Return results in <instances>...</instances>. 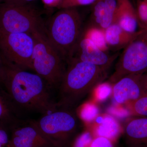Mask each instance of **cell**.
I'll return each instance as SVG.
<instances>
[{
  "instance_id": "cell-1",
  "label": "cell",
  "mask_w": 147,
  "mask_h": 147,
  "mask_svg": "<svg viewBox=\"0 0 147 147\" xmlns=\"http://www.w3.org/2000/svg\"><path fill=\"white\" fill-rule=\"evenodd\" d=\"M4 89L18 110L23 109L45 115L57 109L50 87L36 73L21 69L5 60Z\"/></svg>"
},
{
  "instance_id": "cell-2",
  "label": "cell",
  "mask_w": 147,
  "mask_h": 147,
  "mask_svg": "<svg viewBox=\"0 0 147 147\" xmlns=\"http://www.w3.org/2000/svg\"><path fill=\"white\" fill-rule=\"evenodd\" d=\"M65 73L59 86L57 108L73 110L98 85L104 82L108 70L75 60L67 63Z\"/></svg>"
},
{
  "instance_id": "cell-3",
  "label": "cell",
  "mask_w": 147,
  "mask_h": 147,
  "mask_svg": "<svg viewBox=\"0 0 147 147\" xmlns=\"http://www.w3.org/2000/svg\"><path fill=\"white\" fill-rule=\"evenodd\" d=\"M60 9L45 25V32L50 43L67 62L82 33L83 22L76 7Z\"/></svg>"
},
{
  "instance_id": "cell-4",
  "label": "cell",
  "mask_w": 147,
  "mask_h": 147,
  "mask_svg": "<svg viewBox=\"0 0 147 147\" xmlns=\"http://www.w3.org/2000/svg\"><path fill=\"white\" fill-rule=\"evenodd\" d=\"M31 34L34 42L32 70L43 78L51 89L58 88L66 69L67 62L47 38L45 26Z\"/></svg>"
},
{
  "instance_id": "cell-5",
  "label": "cell",
  "mask_w": 147,
  "mask_h": 147,
  "mask_svg": "<svg viewBox=\"0 0 147 147\" xmlns=\"http://www.w3.org/2000/svg\"><path fill=\"white\" fill-rule=\"evenodd\" d=\"M78 118L73 110L59 108L34 122L53 146L70 147L79 128Z\"/></svg>"
},
{
  "instance_id": "cell-6",
  "label": "cell",
  "mask_w": 147,
  "mask_h": 147,
  "mask_svg": "<svg viewBox=\"0 0 147 147\" xmlns=\"http://www.w3.org/2000/svg\"><path fill=\"white\" fill-rule=\"evenodd\" d=\"M42 11L31 4H0V33H31L45 26Z\"/></svg>"
},
{
  "instance_id": "cell-7",
  "label": "cell",
  "mask_w": 147,
  "mask_h": 147,
  "mask_svg": "<svg viewBox=\"0 0 147 147\" xmlns=\"http://www.w3.org/2000/svg\"><path fill=\"white\" fill-rule=\"evenodd\" d=\"M147 71V30H141L123 49L108 82L114 84L127 75Z\"/></svg>"
},
{
  "instance_id": "cell-8",
  "label": "cell",
  "mask_w": 147,
  "mask_h": 147,
  "mask_svg": "<svg viewBox=\"0 0 147 147\" xmlns=\"http://www.w3.org/2000/svg\"><path fill=\"white\" fill-rule=\"evenodd\" d=\"M34 42L31 34L0 33V53L3 58L24 70H32Z\"/></svg>"
},
{
  "instance_id": "cell-9",
  "label": "cell",
  "mask_w": 147,
  "mask_h": 147,
  "mask_svg": "<svg viewBox=\"0 0 147 147\" xmlns=\"http://www.w3.org/2000/svg\"><path fill=\"white\" fill-rule=\"evenodd\" d=\"M117 57L102 51L81 34L67 62L70 60L82 61L108 70Z\"/></svg>"
},
{
  "instance_id": "cell-10",
  "label": "cell",
  "mask_w": 147,
  "mask_h": 147,
  "mask_svg": "<svg viewBox=\"0 0 147 147\" xmlns=\"http://www.w3.org/2000/svg\"><path fill=\"white\" fill-rule=\"evenodd\" d=\"M147 92V73L127 75L113 84L114 99L119 104L137 100Z\"/></svg>"
},
{
  "instance_id": "cell-11",
  "label": "cell",
  "mask_w": 147,
  "mask_h": 147,
  "mask_svg": "<svg viewBox=\"0 0 147 147\" xmlns=\"http://www.w3.org/2000/svg\"><path fill=\"white\" fill-rule=\"evenodd\" d=\"M7 147H54L32 121H23L11 130Z\"/></svg>"
},
{
  "instance_id": "cell-12",
  "label": "cell",
  "mask_w": 147,
  "mask_h": 147,
  "mask_svg": "<svg viewBox=\"0 0 147 147\" xmlns=\"http://www.w3.org/2000/svg\"><path fill=\"white\" fill-rule=\"evenodd\" d=\"M125 147H147V117H137L127 121L123 128Z\"/></svg>"
},
{
  "instance_id": "cell-13",
  "label": "cell",
  "mask_w": 147,
  "mask_h": 147,
  "mask_svg": "<svg viewBox=\"0 0 147 147\" xmlns=\"http://www.w3.org/2000/svg\"><path fill=\"white\" fill-rule=\"evenodd\" d=\"M114 24L125 31L134 34L140 30L136 10L129 0H117Z\"/></svg>"
},
{
  "instance_id": "cell-14",
  "label": "cell",
  "mask_w": 147,
  "mask_h": 147,
  "mask_svg": "<svg viewBox=\"0 0 147 147\" xmlns=\"http://www.w3.org/2000/svg\"><path fill=\"white\" fill-rule=\"evenodd\" d=\"M93 5L91 24L104 30L114 24L117 0H98Z\"/></svg>"
},
{
  "instance_id": "cell-15",
  "label": "cell",
  "mask_w": 147,
  "mask_h": 147,
  "mask_svg": "<svg viewBox=\"0 0 147 147\" xmlns=\"http://www.w3.org/2000/svg\"><path fill=\"white\" fill-rule=\"evenodd\" d=\"M18 117V110L5 90L0 86V127L11 132L22 122Z\"/></svg>"
},
{
  "instance_id": "cell-16",
  "label": "cell",
  "mask_w": 147,
  "mask_h": 147,
  "mask_svg": "<svg viewBox=\"0 0 147 147\" xmlns=\"http://www.w3.org/2000/svg\"><path fill=\"white\" fill-rule=\"evenodd\" d=\"M139 31L136 33H130L118 24H112L105 30V40L109 50L117 51L124 49L136 37Z\"/></svg>"
},
{
  "instance_id": "cell-17",
  "label": "cell",
  "mask_w": 147,
  "mask_h": 147,
  "mask_svg": "<svg viewBox=\"0 0 147 147\" xmlns=\"http://www.w3.org/2000/svg\"><path fill=\"white\" fill-rule=\"evenodd\" d=\"M90 131L94 138L105 137L115 143L121 134H122L123 129H121L117 122L114 118L106 116L95 128Z\"/></svg>"
},
{
  "instance_id": "cell-18",
  "label": "cell",
  "mask_w": 147,
  "mask_h": 147,
  "mask_svg": "<svg viewBox=\"0 0 147 147\" xmlns=\"http://www.w3.org/2000/svg\"><path fill=\"white\" fill-rule=\"evenodd\" d=\"M81 34L90 40L100 50L108 53L109 49L105 40V30L90 23L87 26L83 27Z\"/></svg>"
},
{
  "instance_id": "cell-19",
  "label": "cell",
  "mask_w": 147,
  "mask_h": 147,
  "mask_svg": "<svg viewBox=\"0 0 147 147\" xmlns=\"http://www.w3.org/2000/svg\"><path fill=\"white\" fill-rule=\"evenodd\" d=\"M125 105L130 115L147 117V92L137 100Z\"/></svg>"
},
{
  "instance_id": "cell-20",
  "label": "cell",
  "mask_w": 147,
  "mask_h": 147,
  "mask_svg": "<svg viewBox=\"0 0 147 147\" xmlns=\"http://www.w3.org/2000/svg\"><path fill=\"white\" fill-rule=\"evenodd\" d=\"M99 110L97 106L92 103L82 105L79 110V116L84 121L90 122L98 115Z\"/></svg>"
},
{
  "instance_id": "cell-21",
  "label": "cell",
  "mask_w": 147,
  "mask_h": 147,
  "mask_svg": "<svg viewBox=\"0 0 147 147\" xmlns=\"http://www.w3.org/2000/svg\"><path fill=\"white\" fill-rule=\"evenodd\" d=\"M136 10L140 30H147V0H137Z\"/></svg>"
},
{
  "instance_id": "cell-22",
  "label": "cell",
  "mask_w": 147,
  "mask_h": 147,
  "mask_svg": "<svg viewBox=\"0 0 147 147\" xmlns=\"http://www.w3.org/2000/svg\"><path fill=\"white\" fill-rule=\"evenodd\" d=\"M94 138L89 130H86L76 135L71 142L70 147H89Z\"/></svg>"
},
{
  "instance_id": "cell-23",
  "label": "cell",
  "mask_w": 147,
  "mask_h": 147,
  "mask_svg": "<svg viewBox=\"0 0 147 147\" xmlns=\"http://www.w3.org/2000/svg\"><path fill=\"white\" fill-rule=\"evenodd\" d=\"M113 85L109 82H102L96 87L98 99L104 100L112 93Z\"/></svg>"
},
{
  "instance_id": "cell-24",
  "label": "cell",
  "mask_w": 147,
  "mask_h": 147,
  "mask_svg": "<svg viewBox=\"0 0 147 147\" xmlns=\"http://www.w3.org/2000/svg\"><path fill=\"white\" fill-rule=\"evenodd\" d=\"M98 0H63L59 9H61L76 7L80 6L94 4Z\"/></svg>"
},
{
  "instance_id": "cell-25",
  "label": "cell",
  "mask_w": 147,
  "mask_h": 147,
  "mask_svg": "<svg viewBox=\"0 0 147 147\" xmlns=\"http://www.w3.org/2000/svg\"><path fill=\"white\" fill-rule=\"evenodd\" d=\"M115 144L105 137H96L92 141L89 147H115Z\"/></svg>"
},
{
  "instance_id": "cell-26",
  "label": "cell",
  "mask_w": 147,
  "mask_h": 147,
  "mask_svg": "<svg viewBox=\"0 0 147 147\" xmlns=\"http://www.w3.org/2000/svg\"><path fill=\"white\" fill-rule=\"evenodd\" d=\"M9 133L7 129L0 127V147H7L10 138Z\"/></svg>"
},
{
  "instance_id": "cell-27",
  "label": "cell",
  "mask_w": 147,
  "mask_h": 147,
  "mask_svg": "<svg viewBox=\"0 0 147 147\" xmlns=\"http://www.w3.org/2000/svg\"><path fill=\"white\" fill-rule=\"evenodd\" d=\"M63 0H42L44 5L48 8L59 7Z\"/></svg>"
},
{
  "instance_id": "cell-28",
  "label": "cell",
  "mask_w": 147,
  "mask_h": 147,
  "mask_svg": "<svg viewBox=\"0 0 147 147\" xmlns=\"http://www.w3.org/2000/svg\"><path fill=\"white\" fill-rule=\"evenodd\" d=\"M4 76V63L0 53V86L3 88V82Z\"/></svg>"
},
{
  "instance_id": "cell-29",
  "label": "cell",
  "mask_w": 147,
  "mask_h": 147,
  "mask_svg": "<svg viewBox=\"0 0 147 147\" xmlns=\"http://www.w3.org/2000/svg\"><path fill=\"white\" fill-rule=\"evenodd\" d=\"M35 0H5V2L14 4L18 5L29 4Z\"/></svg>"
},
{
  "instance_id": "cell-30",
  "label": "cell",
  "mask_w": 147,
  "mask_h": 147,
  "mask_svg": "<svg viewBox=\"0 0 147 147\" xmlns=\"http://www.w3.org/2000/svg\"><path fill=\"white\" fill-rule=\"evenodd\" d=\"M0 1H1V0H0Z\"/></svg>"
}]
</instances>
